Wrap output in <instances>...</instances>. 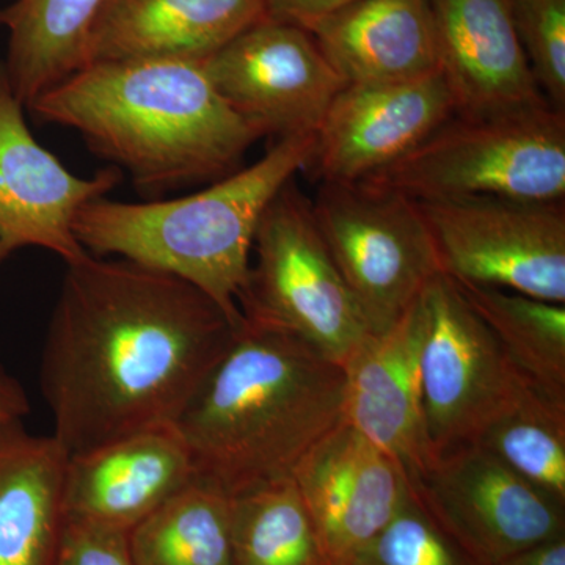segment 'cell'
I'll return each instance as SVG.
<instances>
[{
  "instance_id": "obj_20",
  "label": "cell",
  "mask_w": 565,
  "mask_h": 565,
  "mask_svg": "<svg viewBox=\"0 0 565 565\" xmlns=\"http://www.w3.org/2000/svg\"><path fill=\"white\" fill-rule=\"evenodd\" d=\"M68 457L52 435L0 424V565H54Z\"/></svg>"
},
{
  "instance_id": "obj_19",
  "label": "cell",
  "mask_w": 565,
  "mask_h": 565,
  "mask_svg": "<svg viewBox=\"0 0 565 565\" xmlns=\"http://www.w3.org/2000/svg\"><path fill=\"white\" fill-rule=\"evenodd\" d=\"M345 84H388L440 71L430 0H355L307 29Z\"/></svg>"
},
{
  "instance_id": "obj_31",
  "label": "cell",
  "mask_w": 565,
  "mask_h": 565,
  "mask_svg": "<svg viewBox=\"0 0 565 565\" xmlns=\"http://www.w3.org/2000/svg\"><path fill=\"white\" fill-rule=\"evenodd\" d=\"M494 565H565V534L515 553Z\"/></svg>"
},
{
  "instance_id": "obj_32",
  "label": "cell",
  "mask_w": 565,
  "mask_h": 565,
  "mask_svg": "<svg viewBox=\"0 0 565 565\" xmlns=\"http://www.w3.org/2000/svg\"><path fill=\"white\" fill-rule=\"evenodd\" d=\"M0 264H2V263H0Z\"/></svg>"
},
{
  "instance_id": "obj_2",
  "label": "cell",
  "mask_w": 565,
  "mask_h": 565,
  "mask_svg": "<svg viewBox=\"0 0 565 565\" xmlns=\"http://www.w3.org/2000/svg\"><path fill=\"white\" fill-rule=\"evenodd\" d=\"M28 109L79 132L147 195L228 177L263 139L215 90L203 63L184 58L88 63Z\"/></svg>"
},
{
  "instance_id": "obj_21",
  "label": "cell",
  "mask_w": 565,
  "mask_h": 565,
  "mask_svg": "<svg viewBox=\"0 0 565 565\" xmlns=\"http://www.w3.org/2000/svg\"><path fill=\"white\" fill-rule=\"evenodd\" d=\"M106 2L14 0L0 9V25L9 32L0 66L25 109L87 65L88 40Z\"/></svg>"
},
{
  "instance_id": "obj_28",
  "label": "cell",
  "mask_w": 565,
  "mask_h": 565,
  "mask_svg": "<svg viewBox=\"0 0 565 565\" xmlns=\"http://www.w3.org/2000/svg\"><path fill=\"white\" fill-rule=\"evenodd\" d=\"M54 565H136L128 531L66 519Z\"/></svg>"
},
{
  "instance_id": "obj_6",
  "label": "cell",
  "mask_w": 565,
  "mask_h": 565,
  "mask_svg": "<svg viewBox=\"0 0 565 565\" xmlns=\"http://www.w3.org/2000/svg\"><path fill=\"white\" fill-rule=\"evenodd\" d=\"M252 252L241 313L296 334L343 364L371 330L296 181L286 182L264 211Z\"/></svg>"
},
{
  "instance_id": "obj_10",
  "label": "cell",
  "mask_w": 565,
  "mask_h": 565,
  "mask_svg": "<svg viewBox=\"0 0 565 565\" xmlns=\"http://www.w3.org/2000/svg\"><path fill=\"white\" fill-rule=\"evenodd\" d=\"M408 484L476 565H494L565 534L564 505L476 444L435 456Z\"/></svg>"
},
{
  "instance_id": "obj_5",
  "label": "cell",
  "mask_w": 565,
  "mask_h": 565,
  "mask_svg": "<svg viewBox=\"0 0 565 565\" xmlns=\"http://www.w3.org/2000/svg\"><path fill=\"white\" fill-rule=\"evenodd\" d=\"M371 184L414 202L501 196L565 200V111L550 104L449 118Z\"/></svg>"
},
{
  "instance_id": "obj_13",
  "label": "cell",
  "mask_w": 565,
  "mask_h": 565,
  "mask_svg": "<svg viewBox=\"0 0 565 565\" xmlns=\"http://www.w3.org/2000/svg\"><path fill=\"white\" fill-rule=\"evenodd\" d=\"M459 111L444 71L388 84H345L316 132L305 170L319 182L373 177Z\"/></svg>"
},
{
  "instance_id": "obj_7",
  "label": "cell",
  "mask_w": 565,
  "mask_h": 565,
  "mask_svg": "<svg viewBox=\"0 0 565 565\" xmlns=\"http://www.w3.org/2000/svg\"><path fill=\"white\" fill-rule=\"evenodd\" d=\"M316 225L371 333L403 318L441 273L418 203L366 181L321 182Z\"/></svg>"
},
{
  "instance_id": "obj_11",
  "label": "cell",
  "mask_w": 565,
  "mask_h": 565,
  "mask_svg": "<svg viewBox=\"0 0 565 565\" xmlns=\"http://www.w3.org/2000/svg\"><path fill=\"white\" fill-rule=\"evenodd\" d=\"M202 63L228 106L259 136L277 140L318 132L345 85L307 29L273 18Z\"/></svg>"
},
{
  "instance_id": "obj_24",
  "label": "cell",
  "mask_w": 565,
  "mask_h": 565,
  "mask_svg": "<svg viewBox=\"0 0 565 565\" xmlns=\"http://www.w3.org/2000/svg\"><path fill=\"white\" fill-rule=\"evenodd\" d=\"M475 444L565 508V397L526 382Z\"/></svg>"
},
{
  "instance_id": "obj_14",
  "label": "cell",
  "mask_w": 565,
  "mask_h": 565,
  "mask_svg": "<svg viewBox=\"0 0 565 565\" xmlns=\"http://www.w3.org/2000/svg\"><path fill=\"white\" fill-rule=\"evenodd\" d=\"M292 479L329 565H351L411 490L401 463L345 422L307 452Z\"/></svg>"
},
{
  "instance_id": "obj_12",
  "label": "cell",
  "mask_w": 565,
  "mask_h": 565,
  "mask_svg": "<svg viewBox=\"0 0 565 565\" xmlns=\"http://www.w3.org/2000/svg\"><path fill=\"white\" fill-rule=\"evenodd\" d=\"M24 109L0 66V263L29 247L77 262L88 255L74 233L77 214L114 191L121 172L71 173L32 136Z\"/></svg>"
},
{
  "instance_id": "obj_4",
  "label": "cell",
  "mask_w": 565,
  "mask_h": 565,
  "mask_svg": "<svg viewBox=\"0 0 565 565\" xmlns=\"http://www.w3.org/2000/svg\"><path fill=\"white\" fill-rule=\"evenodd\" d=\"M315 145L316 134L278 139L259 161L180 199L103 196L82 207L74 233L92 255H115L191 282L239 322L259 221L282 185L305 170Z\"/></svg>"
},
{
  "instance_id": "obj_25",
  "label": "cell",
  "mask_w": 565,
  "mask_h": 565,
  "mask_svg": "<svg viewBox=\"0 0 565 565\" xmlns=\"http://www.w3.org/2000/svg\"><path fill=\"white\" fill-rule=\"evenodd\" d=\"M234 565H329L292 478L232 498Z\"/></svg>"
},
{
  "instance_id": "obj_27",
  "label": "cell",
  "mask_w": 565,
  "mask_h": 565,
  "mask_svg": "<svg viewBox=\"0 0 565 565\" xmlns=\"http://www.w3.org/2000/svg\"><path fill=\"white\" fill-rule=\"evenodd\" d=\"M516 35L542 95L565 111V0H511Z\"/></svg>"
},
{
  "instance_id": "obj_9",
  "label": "cell",
  "mask_w": 565,
  "mask_h": 565,
  "mask_svg": "<svg viewBox=\"0 0 565 565\" xmlns=\"http://www.w3.org/2000/svg\"><path fill=\"white\" fill-rule=\"evenodd\" d=\"M441 273L565 303V206L501 196L416 202Z\"/></svg>"
},
{
  "instance_id": "obj_3",
  "label": "cell",
  "mask_w": 565,
  "mask_h": 565,
  "mask_svg": "<svg viewBox=\"0 0 565 565\" xmlns=\"http://www.w3.org/2000/svg\"><path fill=\"white\" fill-rule=\"evenodd\" d=\"M343 401L341 364L243 315L174 427L193 479L233 498L292 478L307 452L343 422Z\"/></svg>"
},
{
  "instance_id": "obj_15",
  "label": "cell",
  "mask_w": 565,
  "mask_h": 565,
  "mask_svg": "<svg viewBox=\"0 0 565 565\" xmlns=\"http://www.w3.org/2000/svg\"><path fill=\"white\" fill-rule=\"evenodd\" d=\"M343 422L401 463L408 481L434 460L424 426L415 302L382 333H367L341 364Z\"/></svg>"
},
{
  "instance_id": "obj_30",
  "label": "cell",
  "mask_w": 565,
  "mask_h": 565,
  "mask_svg": "<svg viewBox=\"0 0 565 565\" xmlns=\"http://www.w3.org/2000/svg\"><path fill=\"white\" fill-rule=\"evenodd\" d=\"M31 414L24 386L0 363V424L22 422Z\"/></svg>"
},
{
  "instance_id": "obj_26",
  "label": "cell",
  "mask_w": 565,
  "mask_h": 565,
  "mask_svg": "<svg viewBox=\"0 0 565 565\" xmlns=\"http://www.w3.org/2000/svg\"><path fill=\"white\" fill-rule=\"evenodd\" d=\"M351 565H476L408 490L388 523Z\"/></svg>"
},
{
  "instance_id": "obj_1",
  "label": "cell",
  "mask_w": 565,
  "mask_h": 565,
  "mask_svg": "<svg viewBox=\"0 0 565 565\" xmlns=\"http://www.w3.org/2000/svg\"><path fill=\"white\" fill-rule=\"evenodd\" d=\"M237 323L173 275L92 253L66 264L40 363L52 437L76 456L174 426Z\"/></svg>"
},
{
  "instance_id": "obj_8",
  "label": "cell",
  "mask_w": 565,
  "mask_h": 565,
  "mask_svg": "<svg viewBox=\"0 0 565 565\" xmlns=\"http://www.w3.org/2000/svg\"><path fill=\"white\" fill-rule=\"evenodd\" d=\"M427 440L435 456L475 444L530 382L455 280L438 273L415 300Z\"/></svg>"
},
{
  "instance_id": "obj_22",
  "label": "cell",
  "mask_w": 565,
  "mask_h": 565,
  "mask_svg": "<svg viewBox=\"0 0 565 565\" xmlns=\"http://www.w3.org/2000/svg\"><path fill=\"white\" fill-rule=\"evenodd\" d=\"M136 565H234L232 497L193 479L129 531Z\"/></svg>"
},
{
  "instance_id": "obj_23",
  "label": "cell",
  "mask_w": 565,
  "mask_h": 565,
  "mask_svg": "<svg viewBox=\"0 0 565 565\" xmlns=\"http://www.w3.org/2000/svg\"><path fill=\"white\" fill-rule=\"evenodd\" d=\"M455 282L516 370L546 392L565 397V303Z\"/></svg>"
},
{
  "instance_id": "obj_18",
  "label": "cell",
  "mask_w": 565,
  "mask_h": 565,
  "mask_svg": "<svg viewBox=\"0 0 565 565\" xmlns=\"http://www.w3.org/2000/svg\"><path fill=\"white\" fill-rule=\"evenodd\" d=\"M266 18V0H107L88 40L87 65L202 62Z\"/></svg>"
},
{
  "instance_id": "obj_16",
  "label": "cell",
  "mask_w": 565,
  "mask_h": 565,
  "mask_svg": "<svg viewBox=\"0 0 565 565\" xmlns=\"http://www.w3.org/2000/svg\"><path fill=\"white\" fill-rule=\"evenodd\" d=\"M192 481L191 455L177 427L143 430L68 457L66 519L129 533Z\"/></svg>"
},
{
  "instance_id": "obj_17",
  "label": "cell",
  "mask_w": 565,
  "mask_h": 565,
  "mask_svg": "<svg viewBox=\"0 0 565 565\" xmlns=\"http://www.w3.org/2000/svg\"><path fill=\"white\" fill-rule=\"evenodd\" d=\"M441 71L460 114L548 104L516 35L511 0H430Z\"/></svg>"
},
{
  "instance_id": "obj_29",
  "label": "cell",
  "mask_w": 565,
  "mask_h": 565,
  "mask_svg": "<svg viewBox=\"0 0 565 565\" xmlns=\"http://www.w3.org/2000/svg\"><path fill=\"white\" fill-rule=\"evenodd\" d=\"M355 0H266L267 18L308 29Z\"/></svg>"
}]
</instances>
